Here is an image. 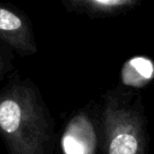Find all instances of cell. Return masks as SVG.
<instances>
[{"instance_id":"6da1fadb","label":"cell","mask_w":154,"mask_h":154,"mask_svg":"<svg viewBox=\"0 0 154 154\" xmlns=\"http://www.w3.org/2000/svg\"><path fill=\"white\" fill-rule=\"evenodd\" d=\"M0 136L10 154H46L51 119L31 78L14 71L0 90Z\"/></svg>"},{"instance_id":"7a4b0ae2","label":"cell","mask_w":154,"mask_h":154,"mask_svg":"<svg viewBox=\"0 0 154 154\" xmlns=\"http://www.w3.org/2000/svg\"><path fill=\"white\" fill-rule=\"evenodd\" d=\"M100 125L105 154H149V132L142 95L118 85L102 99Z\"/></svg>"},{"instance_id":"3957f363","label":"cell","mask_w":154,"mask_h":154,"mask_svg":"<svg viewBox=\"0 0 154 154\" xmlns=\"http://www.w3.org/2000/svg\"><path fill=\"white\" fill-rule=\"evenodd\" d=\"M0 42L22 58L38 51L30 18L18 7L0 1Z\"/></svg>"},{"instance_id":"277c9868","label":"cell","mask_w":154,"mask_h":154,"mask_svg":"<svg viewBox=\"0 0 154 154\" xmlns=\"http://www.w3.org/2000/svg\"><path fill=\"white\" fill-rule=\"evenodd\" d=\"M61 146L64 154H94L96 132L90 116L82 111L73 116L63 134Z\"/></svg>"},{"instance_id":"5b68a950","label":"cell","mask_w":154,"mask_h":154,"mask_svg":"<svg viewBox=\"0 0 154 154\" xmlns=\"http://www.w3.org/2000/svg\"><path fill=\"white\" fill-rule=\"evenodd\" d=\"M66 11L90 18L120 16L137 8L143 0H59Z\"/></svg>"},{"instance_id":"8992f818","label":"cell","mask_w":154,"mask_h":154,"mask_svg":"<svg viewBox=\"0 0 154 154\" xmlns=\"http://www.w3.org/2000/svg\"><path fill=\"white\" fill-rule=\"evenodd\" d=\"M148 65H150V61L144 60V58L142 57H137L134 59L128 60L123 69H122V73H120V79H122V85L128 87V88H138L142 85V82H144V79L147 81L148 78V72H144L148 70Z\"/></svg>"},{"instance_id":"52a82bcc","label":"cell","mask_w":154,"mask_h":154,"mask_svg":"<svg viewBox=\"0 0 154 154\" xmlns=\"http://www.w3.org/2000/svg\"><path fill=\"white\" fill-rule=\"evenodd\" d=\"M13 70V52L0 42V82Z\"/></svg>"}]
</instances>
